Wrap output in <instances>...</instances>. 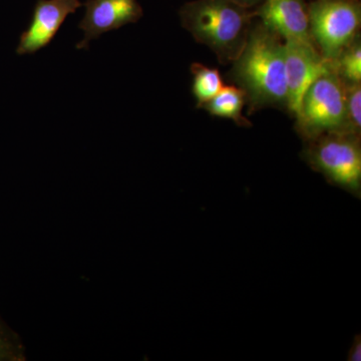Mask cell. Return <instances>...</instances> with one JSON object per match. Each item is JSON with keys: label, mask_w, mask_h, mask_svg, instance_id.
Listing matches in <instances>:
<instances>
[{"label": "cell", "mask_w": 361, "mask_h": 361, "mask_svg": "<svg viewBox=\"0 0 361 361\" xmlns=\"http://www.w3.org/2000/svg\"><path fill=\"white\" fill-rule=\"evenodd\" d=\"M299 132L307 141L330 133L348 130L345 85L332 66L311 85L297 118Z\"/></svg>", "instance_id": "obj_4"}, {"label": "cell", "mask_w": 361, "mask_h": 361, "mask_svg": "<svg viewBox=\"0 0 361 361\" xmlns=\"http://www.w3.org/2000/svg\"><path fill=\"white\" fill-rule=\"evenodd\" d=\"M233 77L245 92L252 109L287 106L284 44L261 23L250 30L243 51L235 61Z\"/></svg>", "instance_id": "obj_1"}, {"label": "cell", "mask_w": 361, "mask_h": 361, "mask_svg": "<svg viewBox=\"0 0 361 361\" xmlns=\"http://www.w3.org/2000/svg\"><path fill=\"white\" fill-rule=\"evenodd\" d=\"M82 6L85 14L78 28L84 37L75 47L82 51L89 49L90 42L104 33L137 23L144 14L137 0H85Z\"/></svg>", "instance_id": "obj_7"}, {"label": "cell", "mask_w": 361, "mask_h": 361, "mask_svg": "<svg viewBox=\"0 0 361 361\" xmlns=\"http://www.w3.org/2000/svg\"><path fill=\"white\" fill-rule=\"evenodd\" d=\"M348 361H360L361 360V336L360 334H356L353 339V344L348 350Z\"/></svg>", "instance_id": "obj_15"}, {"label": "cell", "mask_w": 361, "mask_h": 361, "mask_svg": "<svg viewBox=\"0 0 361 361\" xmlns=\"http://www.w3.org/2000/svg\"><path fill=\"white\" fill-rule=\"evenodd\" d=\"M308 9L310 37L325 61L332 63L355 39L360 27L357 0H315Z\"/></svg>", "instance_id": "obj_5"}, {"label": "cell", "mask_w": 361, "mask_h": 361, "mask_svg": "<svg viewBox=\"0 0 361 361\" xmlns=\"http://www.w3.org/2000/svg\"><path fill=\"white\" fill-rule=\"evenodd\" d=\"M80 7L82 0H37L30 25L21 33L16 54L26 56L44 49L58 35L68 16Z\"/></svg>", "instance_id": "obj_8"}, {"label": "cell", "mask_w": 361, "mask_h": 361, "mask_svg": "<svg viewBox=\"0 0 361 361\" xmlns=\"http://www.w3.org/2000/svg\"><path fill=\"white\" fill-rule=\"evenodd\" d=\"M246 97L245 92L241 87L228 85L223 87V89L203 106L212 116L230 118L240 126L248 127L251 125L250 122L242 116Z\"/></svg>", "instance_id": "obj_10"}, {"label": "cell", "mask_w": 361, "mask_h": 361, "mask_svg": "<svg viewBox=\"0 0 361 361\" xmlns=\"http://www.w3.org/2000/svg\"><path fill=\"white\" fill-rule=\"evenodd\" d=\"M284 56L287 108L298 118L306 92L318 78L331 70L332 63L322 58L313 42L285 40Z\"/></svg>", "instance_id": "obj_6"}, {"label": "cell", "mask_w": 361, "mask_h": 361, "mask_svg": "<svg viewBox=\"0 0 361 361\" xmlns=\"http://www.w3.org/2000/svg\"><path fill=\"white\" fill-rule=\"evenodd\" d=\"M304 160L330 184L361 196V147L360 135L337 132L308 141Z\"/></svg>", "instance_id": "obj_3"}, {"label": "cell", "mask_w": 361, "mask_h": 361, "mask_svg": "<svg viewBox=\"0 0 361 361\" xmlns=\"http://www.w3.org/2000/svg\"><path fill=\"white\" fill-rule=\"evenodd\" d=\"M232 1L243 8L250 9L252 7L260 6L264 0H232Z\"/></svg>", "instance_id": "obj_16"}, {"label": "cell", "mask_w": 361, "mask_h": 361, "mask_svg": "<svg viewBox=\"0 0 361 361\" xmlns=\"http://www.w3.org/2000/svg\"><path fill=\"white\" fill-rule=\"evenodd\" d=\"M191 71L193 75V94L198 102L197 106L201 108L211 101L224 85L219 71L216 68H208L201 63H193Z\"/></svg>", "instance_id": "obj_11"}, {"label": "cell", "mask_w": 361, "mask_h": 361, "mask_svg": "<svg viewBox=\"0 0 361 361\" xmlns=\"http://www.w3.org/2000/svg\"><path fill=\"white\" fill-rule=\"evenodd\" d=\"M332 66L337 75L348 84H358L361 80V45L357 37L343 49Z\"/></svg>", "instance_id": "obj_12"}, {"label": "cell", "mask_w": 361, "mask_h": 361, "mask_svg": "<svg viewBox=\"0 0 361 361\" xmlns=\"http://www.w3.org/2000/svg\"><path fill=\"white\" fill-rule=\"evenodd\" d=\"M25 360L23 348L20 338L11 331L0 317V361H20Z\"/></svg>", "instance_id": "obj_14"}, {"label": "cell", "mask_w": 361, "mask_h": 361, "mask_svg": "<svg viewBox=\"0 0 361 361\" xmlns=\"http://www.w3.org/2000/svg\"><path fill=\"white\" fill-rule=\"evenodd\" d=\"M253 16L284 40L312 42L308 9L304 0H264Z\"/></svg>", "instance_id": "obj_9"}, {"label": "cell", "mask_w": 361, "mask_h": 361, "mask_svg": "<svg viewBox=\"0 0 361 361\" xmlns=\"http://www.w3.org/2000/svg\"><path fill=\"white\" fill-rule=\"evenodd\" d=\"M180 23L220 61H236L245 47L253 13L232 0H193L180 7Z\"/></svg>", "instance_id": "obj_2"}, {"label": "cell", "mask_w": 361, "mask_h": 361, "mask_svg": "<svg viewBox=\"0 0 361 361\" xmlns=\"http://www.w3.org/2000/svg\"><path fill=\"white\" fill-rule=\"evenodd\" d=\"M345 106L348 130L351 134L360 135L361 128V87L358 84L345 85Z\"/></svg>", "instance_id": "obj_13"}]
</instances>
